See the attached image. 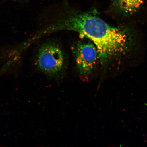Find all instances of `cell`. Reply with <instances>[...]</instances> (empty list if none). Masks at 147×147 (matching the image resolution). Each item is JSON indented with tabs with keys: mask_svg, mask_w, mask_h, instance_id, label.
I'll use <instances>...</instances> for the list:
<instances>
[{
	"mask_svg": "<svg viewBox=\"0 0 147 147\" xmlns=\"http://www.w3.org/2000/svg\"><path fill=\"white\" fill-rule=\"evenodd\" d=\"M71 51L80 76L87 79L100 60L96 47L92 42L79 41L72 46Z\"/></svg>",
	"mask_w": 147,
	"mask_h": 147,
	"instance_id": "obj_3",
	"label": "cell"
},
{
	"mask_svg": "<svg viewBox=\"0 0 147 147\" xmlns=\"http://www.w3.org/2000/svg\"><path fill=\"white\" fill-rule=\"evenodd\" d=\"M36 64L38 70L46 76L59 80L65 74L67 58L60 44L55 41H47L38 49Z\"/></svg>",
	"mask_w": 147,
	"mask_h": 147,
	"instance_id": "obj_2",
	"label": "cell"
},
{
	"mask_svg": "<svg viewBox=\"0 0 147 147\" xmlns=\"http://www.w3.org/2000/svg\"><path fill=\"white\" fill-rule=\"evenodd\" d=\"M147 5V0H111V9L125 16L135 15Z\"/></svg>",
	"mask_w": 147,
	"mask_h": 147,
	"instance_id": "obj_4",
	"label": "cell"
},
{
	"mask_svg": "<svg viewBox=\"0 0 147 147\" xmlns=\"http://www.w3.org/2000/svg\"><path fill=\"white\" fill-rule=\"evenodd\" d=\"M66 28L92 42L103 65L125 56L133 45L132 36L127 30L111 26L97 16L95 11L74 12L68 18Z\"/></svg>",
	"mask_w": 147,
	"mask_h": 147,
	"instance_id": "obj_1",
	"label": "cell"
}]
</instances>
